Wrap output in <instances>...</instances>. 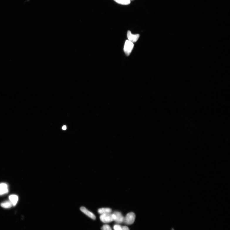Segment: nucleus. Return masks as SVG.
Listing matches in <instances>:
<instances>
[{
	"label": "nucleus",
	"instance_id": "nucleus-2",
	"mask_svg": "<svg viewBox=\"0 0 230 230\" xmlns=\"http://www.w3.org/2000/svg\"><path fill=\"white\" fill-rule=\"evenodd\" d=\"M134 46V45L133 43L128 40L126 41L124 45V51L127 56H128L130 55Z\"/></svg>",
	"mask_w": 230,
	"mask_h": 230
},
{
	"label": "nucleus",
	"instance_id": "nucleus-11",
	"mask_svg": "<svg viewBox=\"0 0 230 230\" xmlns=\"http://www.w3.org/2000/svg\"><path fill=\"white\" fill-rule=\"evenodd\" d=\"M13 206L12 204L10 201H7L1 204V206L3 208H9Z\"/></svg>",
	"mask_w": 230,
	"mask_h": 230
},
{
	"label": "nucleus",
	"instance_id": "nucleus-15",
	"mask_svg": "<svg viewBox=\"0 0 230 230\" xmlns=\"http://www.w3.org/2000/svg\"><path fill=\"white\" fill-rule=\"evenodd\" d=\"M67 129V127L65 125L63 126L62 127V129L63 130H65Z\"/></svg>",
	"mask_w": 230,
	"mask_h": 230
},
{
	"label": "nucleus",
	"instance_id": "nucleus-17",
	"mask_svg": "<svg viewBox=\"0 0 230 230\" xmlns=\"http://www.w3.org/2000/svg\"></svg>",
	"mask_w": 230,
	"mask_h": 230
},
{
	"label": "nucleus",
	"instance_id": "nucleus-8",
	"mask_svg": "<svg viewBox=\"0 0 230 230\" xmlns=\"http://www.w3.org/2000/svg\"><path fill=\"white\" fill-rule=\"evenodd\" d=\"M98 212L99 214H102L111 213L112 210L109 208H102L98 209Z\"/></svg>",
	"mask_w": 230,
	"mask_h": 230
},
{
	"label": "nucleus",
	"instance_id": "nucleus-10",
	"mask_svg": "<svg viewBox=\"0 0 230 230\" xmlns=\"http://www.w3.org/2000/svg\"><path fill=\"white\" fill-rule=\"evenodd\" d=\"M114 1L119 4L127 5L130 4L131 0H114Z\"/></svg>",
	"mask_w": 230,
	"mask_h": 230
},
{
	"label": "nucleus",
	"instance_id": "nucleus-4",
	"mask_svg": "<svg viewBox=\"0 0 230 230\" xmlns=\"http://www.w3.org/2000/svg\"><path fill=\"white\" fill-rule=\"evenodd\" d=\"M127 37L129 41L133 43L137 41L140 35L138 34H133L130 31H128L127 32Z\"/></svg>",
	"mask_w": 230,
	"mask_h": 230
},
{
	"label": "nucleus",
	"instance_id": "nucleus-3",
	"mask_svg": "<svg viewBox=\"0 0 230 230\" xmlns=\"http://www.w3.org/2000/svg\"><path fill=\"white\" fill-rule=\"evenodd\" d=\"M136 218V215L134 213H128L126 216L124 217V222L127 225H131L134 223Z\"/></svg>",
	"mask_w": 230,
	"mask_h": 230
},
{
	"label": "nucleus",
	"instance_id": "nucleus-1",
	"mask_svg": "<svg viewBox=\"0 0 230 230\" xmlns=\"http://www.w3.org/2000/svg\"><path fill=\"white\" fill-rule=\"evenodd\" d=\"M100 219L102 222L108 223L116 220V216L114 214H104L101 215Z\"/></svg>",
	"mask_w": 230,
	"mask_h": 230
},
{
	"label": "nucleus",
	"instance_id": "nucleus-6",
	"mask_svg": "<svg viewBox=\"0 0 230 230\" xmlns=\"http://www.w3.org/2000/svg\"><path fill=\"white\" fill-rule=\"evenodd\" d=\"M113 214L116 216V220H114L115 221L119 224L121 223L124 222V217L120 212L118 211L114 212Z\"/></svg>",
	"mask_w": 230,
	"mask_h": 230
},
{
	"label": "nucleus",
	"instance_id": "nucleus-12",
	"mask_svg": "<svg viewBox=\"0 0 230 230\" xmlns=\"http://www.w3.org/2000/svg\"><path fill=\"white\" fill-rule=\"evenodd\" d=\"M102 230H112V229L108 225H104L101 228Z\"/></svg>",
	"mask_w": 230,
	"mask_h": 230
},
{
	"label": "nucleus",
	"instance_id": "nucleus-9",
	"mask_svg": "<svg viewBox=\"0 0 230 230\" xmlns=\"http://www.w3.org/2000/svg\"><path fill=\"white\" fill-rule=\"evenodd\" d=\"M9 199L11 202L13 206H15L17 204L18 200V197L15 195H12L9 196Z\"/></svg>",
	"mask_w": 230,
	"mask_h": 230
},
{
	"label": "nucleus",
	"instance_id": "nucleus-13",
	"mask_svg": "<svg viewBox=\"0 0 230 230\" xmlns=\"http://www.w3.org/2000/svg\"><path fill=\"white\" fill-rule=\"evenodd\" d=\"M114 230H123L122 226L119 225H114Z\"/></svg>",
	"mask_w": 230,
	"mask_h": 230
},
{
	"label": "nucleus",
	"instance_id": "nucleus-5",
	"mask_svg": "<svg viewBox=\"0 0 230 230\" xmlns=\"http://www.w3.org/2000/svg\"><path fill=\"white\" fill-rule=\"evenodd\" d=\"M80 210L82 213L87 216L89 218H90L93 220H95L96 217L95 215L92 212L89 211L87 208H86L85 207H81L80 208Z\"/></svg>",
	"mask_w": 230,
	"mask_h": 230
},
{
	"label": "nucleus",
	"instance_id": "nucleus-7",
	"mask_svg": "<svg viewBox=\"0 0 230 230\" xmlns=\"http://www.w3.org/2000/svg\"><path fill=\"white\" fill-rule=\"evenodd\" d=\"M9 192L8 186L5 183L0 184V195L8 193Z\"/></svg>",
	"mask_w": 230,
	"mask_h": 230
},
{
	"label": "nucleus",
	"instance_id": "nucleus-14",
	"mask_svg": "<svg viewBox=\"0 0 230 230\" xmlns=\"http://www.w3.org/2000/svg\"><path fill=\"white\" fill-rule=\"evenodd\" d=\"M122 228L123 230H129L128 228L126 226H122Z\"/></svg>",
	"mask_w": 230,
	"mask_h": 230
},
{
	"label": "nucleus",
	"instance_id": "nucleus-16",
	"mask_svg": "<svg viewBox=\"0 0 230 230\" xmlns=\"http://www.w3.org/2000/svg\"><path fill=\"white\" fill-rule=\"evenodd\" d=\"M172 230H174L173 229H172Z\"/></svg>",
	"mask_w": 230,
	"mask_h": 230
}]
</instances>
